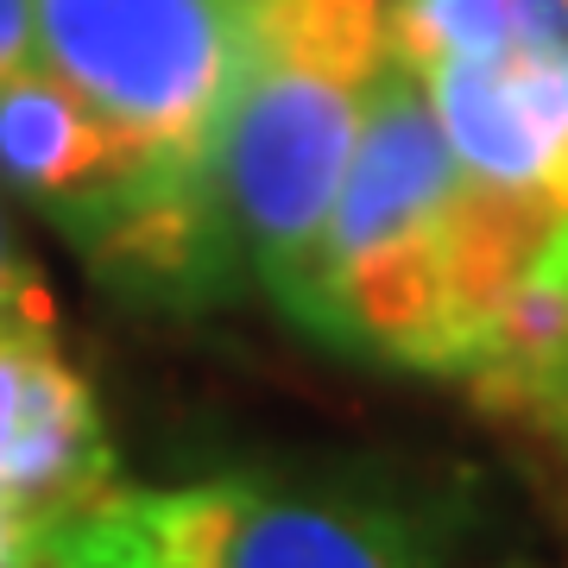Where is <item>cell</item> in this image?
<instances>
[{
  "label": "cell",
  "instance_id": "3957f363",
  "mask_svg": "<svg viewBox=\"0 0 568 568\" xmlns=\"http://www.w3.org/2000/svg\"><path fill=\"white\" fill-rule=\"evenodd\" d=\"M474 190V278L568 227V0H392Z\"/></svg>",
  "mask_w": 568,
  "mask_h": 568
},
{
  "label": "cell",
  "instance_id": "ba28073f",
  "mask_svg": "<svg viewBox=\"0 0 568 568\" xmlns=\"http://www.w3.org/2000/svg\"><path fill=\"white\" fill-rule=\"evenodd\" d=\"M102 405L58 328L0 342V506L26 530L77 518L121 493Z\"/></svg>",
  "mask_w": 568,
  "mask_h": 568
},
{
  "label": "cell",
  "instance_id": "52a82bcc",
  "mask_svg": "<svg viewBox=\"0 0 568 568\" xmlns=\"http://www.w3.org/2000/svg\"><path fill=\"white\" fill-rule=\"evenodd\" d=\"M448 386L568 467V227L480 278Z\"/></svg>",
  "mask_w": 568,
  "mask_h": 568
},
{
  "label": "cell",
  "instance_id": "5b68a950",
  "mask_svg": "<svg viewBox=\"0 0 568 568\" xmlns=\"http://www.w3.org/2000/svg\"><path fill=\"white\" fill-rule=\"evenodd\" d=\"M82 568H436L443 525L417 499L328 480L121 487L58 518Z\"/></svg>",
  "mask_w": 568,
  "mask_h": 568
},
{
  "label": "cell",
  "instance_id": "277c9868",
  "mask_svg": "<svg viewBox=\"0 0 568 568\" xmlns=\"http://www.w3.org/2000/svg\"><path fill=\"white\" fill-rule=\"evenodd\" d=\"M0 190L39 209L102 284L145 304L203 310L241 291L203 183L126 140L39 58L0 77Z\"/></svg>",
  "mask_w": 568,
  "mask_h": 568
},
{
  "label": "cell",
  "instance_id": "6da1fadb",
  "mask_svg": "<svg viewBox=\"0 0 568 568\" xmlns=\"http://www.w3.org/2000/svg\"><path fill=\"white\" fill-rule=\"evenodd\" d=\"M392 51V0H272L209 164L234 278L297 323Z\"/></svg>",
  "mask_w": 568,
  "mask_h": 568
},
{
  "label": "cell",
  "instance_id": "30bf717a",
  "mask_svg": "<svg viewBox=\"0 0 568 568\" xmlns=\"http://www.w3.org/2000/svg\"><path fill=\"white\" fill-rule=\"evenodd\" d=\"M39 58V32H32V0H0V77Z\"/></svg>",
  "mask_w": 568,
  "mask_h": 568
},
{
  "label": "cell",
  "instance_id": "8992f818",
  "mask_svg": "<svg viewBox=\"0 0 568 568\" xmlns=\"http://www.w3.org/2000/svg\"><path fill=\"white\" fill-rule=\"evenodd\" d=\"M265 7L272 0H32V32L44 70L209 190Z\"/></svg>",
  "mask_w": 568,
  "mask_h": 568
},
{
  "label": "cell",
  "instance_id": "7c38bea8",
  "mask_svg": "<svg viewBox=\"0 0 568 568\" xmlns=\"http://www.w3.org/2000/svg\"><path fill=\"white\" fill-rule=\"evenodd\" d=\"M20 544H26V525H20V518H13L7 506H0V562H7V556H13Z\"/></svg>",
  "mask_w": 568,
  "mask_h": 568
},
{
  "label": "cell",
  "instance_id": "8fae6325",
  "mask_svg": "<svg viewBox=\"0 0 568 568\" xmlns=\"http://www.w3.org/2000/svg\"><path fill=\"white\" fill-rule=\"evenodd\" d=\"M0 568H82V562L70 556V544H63V525H39V530H26V544Z\"/></svg>",
  "mask_w": 568,
  "mask_h": 568
},
{
  "label": "cell",
  "instance_id": "9c48e42d",
  "mask_svg": "<svg viewBox=\"0 0 568 568\" xmlns=\"http://www.w3.org/2000/svg\"><path fill=\"white\" fill-rule=\"evenodd\" d=\"M39 328H58V297L44 291L32 253L20 246L7 209H0V342L7 335H39Z\"/></svg>",
  "mask_w": 568,
  "mask_h": 568
},
{
  "label": "cell",
  "instance_id": "7a4b0ae2",
  "mask_svg": "<svg viewBox=\"0 0 568 568\" xmlns=\"http://www.w3.org/2000/svg\"><path fill=\"white\" fill-rule=\"evenodd\" d=\"M467 272L474 196L417 63L392 39L297 328L361 361L448 379L467 316Z\"/></svg>",
  "mask_w": 568,
  "mask_h": 568
}]
</instances>
